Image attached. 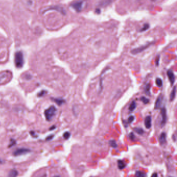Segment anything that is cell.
<instances>
[{"label": "cell", "mask_w": 177, "mask_h": 177, "mask_svg": "<svg viewBox=\"0 0 177 177\" xmlns=\"http://www.w3.org/2000/svg\"><path fill=\"white\" fill-rule=\"evenodd\" d=\"M134 131L139 135H142L144 132L143 129L140 128H134Z\"/></svg>", "instance_id": "obj_20"}, {"label": "cell", "mask_w": 177, "mask_h": 177, "mask_svg": "<svg viewBox=\"0 0 177 177\" xmlns=\"http://www.w3.org/2000/svg\"><path fill=\"white\" fill-rule=\"evenodd\" d=\"M16 141L15 140H14V139H12V140H11V141H10V144H9V147L10 148V147H12V146H14V145L16 144Z\"/></svg>", "instance_id": "obj_29"}, {"label": "cell", "mask_w": 177, "mask_h": 177, "mask_svg": "<svg viewBox=\"0 0 177 177\" xmlns=\"http://www.w3.org/2000/svg\"><path fill=\"white\" fill-rule=\"evenodd\" d=\"M155 83L158 86V87H162L163 86V81L162 80V79H160V78H156V80H155Z\"/></svg>", "instance_id": "obj_19"}, {"label": "cell", "mask_w": 177, "mask_h": 177, "mask_svg": "<svg viewBox=\"0 0 177 177\" xmlns=\"http://www.w3.org/2000/svg\"><path fill=\"white\" fill-rule=\"evenodd\" d=\"M12 77L11 73L9 72H5L0 74V84L7 83Z\"/></svg>", "instance_id": "obj_3"}, {"label": "cell", "mask_w": 177, "mask_h": 177, "mask_svg": "<svg viewBox=\"0 0 177 177\" xmlns=\"http://www.w3.org/2000/svg\"><path fill=\"white\" fill-rule=\"evenodd\" d=\"M144 125L146 128L147 129H149L152 126V118L151 116L149 115L146 117L144 120Z\"/></svg>", "instance_id": "obj_10"}, {"label": "cell", "mask_w": 177, "mask_h": 177, "mask_svg": "<svg viewBox=\"0 0 177 177\" xmlns=\"http://www.w3.org/2000/svg\"><path fill=\"white\" fill-rule=\"evenodd\" d=\"M136 106H137V104H136V102L135 101L132 102L129 107V110L130 111H133L136 109Z\"/></svg>", "instance_id": "obj_17"}, {"label": "cell", "mask_w": 177, "mask_h": 177, "mask_svg": "<svg viewBox=\"0 0 177 177\" xmlns=\"http://www.w3.org/2000/svg\"><path fill=\"white\" fill-rule=\"evenodd\" d=\"M109 144L111 147L114 148H117V142H116L115 140H110L109 142Z\"/></svg>", "instance_id": "obj_21"}, {"label": "cell", "mask_w": 177, "mask_h": 177, "mask_svg": "<svg viewBox=\"0 0 177 177\" xmlns=\"http://www.w3.org/2000/svg\"><path fill=\"white\" fill-rule=\"evenodd\" d=\"M57 112V109L54 106H52L49 107L48 109L45 110L44 115L47 121H51L56 115Z\"/></svg>", "instance_id": "obj_2"}, {"label": "cell", "mask_w": 177, "mask_h": 177, "mask_svg": "<svg viewBox=\"0 0 177 177\" xmlns=\"http://www.w3.org/2000/svg\"><path fill=\"white\" fill-rule=\"evenodd\" d=\"M18 171L15 169H12L9 171L7 177H17L18 176Z\"/></svg>", "instance_id": "obj_15"}, {"label": "cell", "mask_w": 177, "mask_h": 177, "mask_svg": "<svg viewBox=\"0 0 177 177\" xmlns=\"http://www.w3.org/2000/svg\"><path fill=\"white\" fill-rule=\"evenodd\" d=\"M161 115H162V121L160 122V126L162 128L164 126L167 121V112L165 106H164L161 109Z\"/></svg>", "instance_id": "obj_6"}, {"label": "cell", "mask_w": 177, "mask_h": 177, "mask_svg": "<svg viewBox=\"0 0 177 177\" xmlns=\"http://www.w3.org/2000/svg\"><path fill=\"white\" fill-rule=\"evenodd\" d=\"M151 177H158V175H157V173H153V175H152Z\"/></svg>", "instance_id": "obj_31"}, {"label": "cell", "mask_w": 177, "mask_h": 177, "mask_svg": "<svg viewBox=\"0 0 177 177\" xmlns=\"http://www.w3.org/2000/svg\"><path fill=\"white\" fill-rule=\"evenodd\" d=\"M56 128V127H55V126H52V128H50V129H51V130H52V129H54V128Z\"/></svg>", "instance_id": "obj_33"}, {"label": "cell", "mask_w": 177, "mask_h": 177, "mask_svg": "<svg viewBox=\"0 0 177 177\" xmlns=\"http://www.w3.org/2000/svg\"><path fill=\"white\" fill-rule=\"evenodd\" d=\"M152 43H147V44L145 45L142 46L141 47H138V48H134V49L132 50H131V53L133 54H139V53H140V52H141L142 51H143L144 50H146L147 48H149V47L151 45Z\"/></svg>", "instance_id": "obj_4"}, {"label": "cell", "mask_w": 177, "mask_h": 177, "mask_svg": "<svg viewBox=\"0 0 177 177\" xmlns=\"http://www.w3.org/2000/svg\"></svg>", "instance_id": "obj_35"}, {"label": "cell", "mask_w": 177, "mask_h": 177, "mask_svg": "<svg viewBox=\"0 0 177 177\" xmlns=\"http://www.w3.org/2000/svg\"><path fill=\"white\" fill-rule=\"evenodd\" d=\"M160 55H157V56L156 57L155 59V65L156 66H158L160 64Z\"/></svg>", "instance_id": "obj_26"}, {"label": "cell", "mask_w": 177, "mask_h": 177, "mask_svg": "<svg viewBox=\"0 0 177 177\" xmlns=\"http://www.w3.org/2000/svg\"><path fill=\"white\" fill-rule=\"evenodd\" d=\"M4 163V161L3 160H2L1 159H0V164H2Z\"/></svg>", "instance_id": "obj_32"}, {"label": "cell", "mask_w": 177, "mask_h": 177, "mask_svg": "<svg viewBox=\"0 0 177 177\" xmlns=\"http://www.w3.org/2000/svg\"><path fill=\"white\" fill-rule=\"evenodd\" d=\"M149 27H150L149 24H148V23H146V24H144L143 25V27L141 28L140 32H144V31H147V29H149Z\"/></svg>", "instance_id": "obj_22"}, {"label": "cell", "mask_w": 177, "mask_h": 177, "mask_svg": "<svg viewBox=\"0 0 177 177\" xmlns=\"http://www.w3.org/2000/svg\"><path fill=\"white\" fill-rule=\"evenodd\" d=\"M140 100L143 102L144 104H147V103H149V99L146 98V97L144 96H142L140 98Z\"/></svg>", "instance_id": "obj_23"}, {"label": "cell", "mask_w": 177, "mask_h": 177, "mask_svg": "<svg viewBox=\"0 0 177 177\" xmlns=\"http://www.w3.org/2000/svg\"><path fill=\"white\" fill-rule=\"evenodd\" d=\"M167 75L168 76V78L169 79V80L170 82L171 85L173 86L175 82L176 78H175V74H174V73L173 72L172 70H169L167 72Z\"/></svg>", "instance_id": "obj_9"}, {"label": "cell", "mask_w": 177, "mask_h": 177, "mask_svg": "<svg viewBox=\"0 0 177 177\" xmlns=\"http://www.w3.org/2000/svg\"><path fill=\"white\" fill-rule=\"evenodd\" d=\"M136 176L137 177H147V175L143 171H137L136 172Z\"/></svg>", "instance_id": "obj_16"}, {"label": "cell", "mask_w": 177, "mask_h": 177, "mask_svg": "<svg viewBox=\"0 0 177 177\" xmlns=\"http://www.w3.org/2000/svg\"><path fill=\"white\" fill-rule=\"evenodd\" d=\"M163 94H160L158 97H157V99L156 100V102L155 103V106H154V109H160L161 108V106H162L163 101Z\"/></svg>", "instance_id": "obj_8"}, {"label": "cell", "mask_w": 177, "mask_h": 177, "mask_svg": "<svg viewBox=\"0 0 177 177\" xmlns=\"http://www.w3.org/2000/svg\"><path fill=\"white\" fill-rule=\"evenodd\" d=\"M129 138H130L131 140H132V141H134V139H135V136H134V133H133V132H131V133L129 134Z\"/></svg>", "instance_id": "obj_27"}, {"label": "cell", "mask_w": 177, "mask_h": 177, "mask_svg": "<svg viewBox=\"0 0 177 177\" xmlns=\"http://www.w3.org/2000/svg\"><path fill=\"white\" fill-rule=\"evenodd\" d=\"M60 177L58 176H55V177Z\"/></svg>", "instance_id": "obj_34"}, {"label": "cell", "mask_w": 177, "mask_h": 177, "mask_svg": "<svg viewBox=\"0 0 177 177\" xmlns=\"http://www.w3.org/2000/svg\"><path fill=\"white\" fill-rule=\"evenodd\" d=\"M84 1H78L73 3L71 4V6L74 9L76 12H80L83 6Z\"/></svg>", "instance_id": "obj_5"}, {"label": "cell", "mask_w": 177, "mask_h": 177, "mask_svg": "<svg viewBox=\"0 0 177 177\" xmlns=\"http://www.w3.org/2000/svg\"><path fill=\"white\" fill-rule=\"evenodd\" d=\"M46 93V91H44V90H43V91H41L40 92H39V93L38 94V96L39 97H42V96H44V95Z\"/></svg>", "instance_id": "obj_28"}, {"label": "cell", "mask_w": 177, "mask_h": 177, "mask_svg": "<svg viewBox=\"0 0 177 177\" xmlns=\"http://www.w3.org/2000/svg\"><path fill=\"white\" fill-rule=\"evenodd\" d=\"M53 137H54L53 135H49V136H48V137H47V138H46V140H47V141L51 140H52V138H53Z\"/></svg>", "instance_id": "obj_30"}, {"label": "cell", "mask_w": 177, "mask_h": 177, "mask_svg": "<svg viewBox=\"0 0 177 177\" xmlns=\"http://www.w3.org/2000/svg\"><path fill=\"white\" fill-rule=\"evenodd\" d=\"M176 94V86H174L173 89L171 92V93L170 95V101L173 102L174 99H175Z\"/></svg>", "instance_id": "obj_12"}, {"label": "cell", "mask_w": 177, "mask_h": 177, "mask_svg": "<svg viewBox=\"0 0 177 177\" xmlns=\"http://www.w3.org/2000/svg\"><path fill=\"white\" fill-rule=\"evenodd\" d=\"M71 134L69 132H65L63 135V137L65 139H68L70 138Z\"/></svg>", "instance_id": "obj_25"}, {"label": "cell", "mask_w": 177, "mask_h": 177, "mask_svg": "<svg viewBox=\"0 0 177 177\" xmlns=\"http://www.w3.org/2000/svg\"><path fill=\"white\" fill-rule=\"evenodd\" d=\"M15 64L17 68H20L22 67L24 64V57L22 51H17L15 54Z\"/></svg>", "instance_id": "obj_1"}, {"label": "cell", "mask_w": 177, "mask_h": 177, "mask_svg": "<svg viewBox=\"0 0 177 177\" xmlns=\"http://www.w3.org/2000/svg\"><path fill=\"white\" fill-rule=\"evenodd\" d=\"M53 99L54 102H55L58 105H59V106H61L65 102V100L61 98H55V99Z\"/></svg>", "instance_id": "obj_14"}, {"label": "cell", "mask_w": 177, "mask_h": 177, "mask_svg": "<svg viewBox=\"0 0 177 177\" xmlns=\"http://www.w3.org/2000/svg\"><path fill=\"white\" fill-rule=\"evenodd\" d=\"M134 120V115H131L130 116H129L128 119V120H127L126 121H127V122L128 124H130V123L133 122Z\"/></svg>", "instance_id": "obj_24"}, {"label": "cell", "mask_w": 177, "mask_h": 177, "mask_svg": "<svg viewBox=\"0 0 177 177\" xmlns=\"http://www.w3.org/2000/svg\"><path fill=\"white\" fill-rule=\"evenodd\" d=\"M117 166H118V168L120 169V170H122L126 167V164L123 161L118 160L117 161Z\"/></svg>", "instance_id": "obj_13"}, {"label": "cell", "mask_w": 177, "mask_h": 177, "mask_svg": "<svg viewBox=\"0 0 177 177\" xmlns=\"http://www.w3.org/2000/svg\"><path fill=\"white\" fill-rule=\"evenodd\" d=\"M159 141L160 144L162 145L165 144L166 142V134L165 132L161 133L159 137Z\"/></svg>", "instance_id": "obj_11"}, {"label": "cell", "mask_w": 177, "mask_h": 177, "mask_svg": "<svg viewBox=\"0 0 177 177\" xmlns=\"http://www.w3.org/2000/svg\"><path fill=\"white\" fill-rule=\"evenodd\" d=\"M30 152V149H27V148H19L17 150H16L15 151L13 152V154H14V155L15 156H17L26 154Z\"/></svg>", "instance_id": "obj_7"}, {"label": "cell", "mask_w": 177, "mask_h": 177, "mask_svg": "<svg viewBox=\"0 0 177 177\" xmlns=\"http://www.w3.org/2000/svg\"><path fill=\"white\" fill-rule=\"evenodd\" d=\"M150 88H151V85L150 83H147L146 87H145V93H146L147 95L150 96L151 94H150Z\"/></svg>", "instance_id": "obj_18"}]
</instances>
